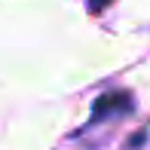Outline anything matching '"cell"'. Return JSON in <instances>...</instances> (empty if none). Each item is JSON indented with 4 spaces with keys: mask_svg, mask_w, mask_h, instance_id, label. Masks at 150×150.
Returning a JSON list of instances; mask_svg holds the SVG:
<instances>
[{
    "mask_svg": "<svg viewBox=\"0 0 150 150\" xmlns=\"http://www.w3.org/2000/svg\"><path fill=\"white\" fill-rule=\"evenodd\" d=\"M113 0H89V12H101L104 6H110Z\"/></svg>",
    "mask_w": 150,
    "mask_h": 150,
    "instance_id": "cell-2",
    "label": "cell"
},
{
    "mask_svg": "<svg viewBox=\"0 0 150 150\" xmlns=\"http://www.w3.org/2000/svg\"><path fill=\"white\" fill-rule=\"evenodd\" d=\"M132 107H135V98L129 92H107V95H101V98L95 101L89 126H98L104 117H122V113H129Z\"/></svg>",
    "mask_w": 150,
    "mask_h": 150,
    "instance_id": "cell-1",
    "label": "cell"
}]
</instances>
